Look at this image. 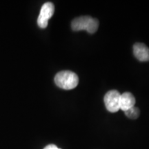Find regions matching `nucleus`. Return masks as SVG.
<instances>
[{
	"label": "nucleus",
	"mask_w": 149,
	"mask_h": 149,
	"mask_svg": "<svg viewBox=\"0 0 149 149\" xmlns=\"http://www.w3.org/2000/svg\"><path fill=\"white\" fill-rule=\"evenodd\" d=\"M135 98L132 93L129 92L124 93L120 95V109L125 112L127 110L135 107Z\"/></svg>",
	"instance_id": "obj_6"
},
{
	"label": "nucleus",
	"mask_w": 149,
	"mask_h": 149,
	"mask_svg": "<svg viewBox=\"0 0 149 149\" xmlns=\"http://www.w3.org/2000/svg\"><path fill=\"white\" fill-rule=\"evenodd\" d=\"M124 113H125L126 116L128 117V118L131 119V120H136L139 117L140 111H139L138 108L134 107L126 111Z\"/></svg>",
	"instance_id": "obj_7"
},
{
	"label": "nucleus",
	"mask_w": 149,
	"mask_h": 149,
	"mask_svg": "<svg viewBox=\"0 0 149 149\" xmlns=\"http://www.w3.org/2000/svg\"><path fill=\"white\" fill-rule=\"evenodd\" d=\"M121 94L116 90H111L104 96V104L107 109L111 113H116L120 110Z\"/></svg>",
	"instance_id": "obj_3"
},
{
	"label": "nucleus",
	"mask_w": 149,
	"mask_h": 149,
	"mask_svg": "<svg viewBox=\"0 0 149 149\" xmlns=\"http://www.w3.org/2000/svg\"><path fill=\"white\" fill-rule=\"evenodd\" d=\"M55 82L59 88L64 90H71L75 88L79 83L77 74L70 70L59 72L55 77Z\"/></svg>",
	"instance_id": "obj_1"
},
{
	"label": "nucleus",
	"mask_w": 149,
	"mask_h": 149,
	"mask_svg": "<svg viewBox=\"0 0 149 149\" xmlns=\"http://www.w3.org/2000/svg\"><path fill=\"white\" fill-rule=\"evenodd\" d=\"M71 27L74 31L86 30L88 33L93 34L97 31L99 21L90 16H81L72 20Z\"/></svg>",
	"instance_id": "obj_2"
},
{
	"label": "nucleus",
	"mask_w": 149,
	"mask_h": 149,
	"mask_svg": "<svg viewBox=\"0 0 149 149\" xmlns=\"http://www.w3.org/2000/svg\"><path fill=\"white\" fill-rule=\"evenodd\" d=\"M55 12V6L51 2H46L42 6L40 15L37 19V24L42 29L47 27L48 20L53 15Z\"/></svg>",
	"instance_id": "obj_4"
},
{
	"label": "nucleus",
	"mask_w": 149,
	"mask_h": 149,
	"mask_svg": "<svg viewBox=\"0 0 149 149\" xmlns=\"http://www.w3.org/2000/svg\"><path fill=\"white\" fill-rule=\"evenodd\" d=\"M44 149H61V148H59L58 147L54 144H49L48 145V146H46Z\"/></svg>",
	"instance_id": "obj_8"
},
{
	"label": "nucleus",
	"mask_w": 149,
	"mask_h": 149,
	"mask_svg": "<svg viewBox=\"0 0 149 149\" xmlns=\"http://www.w3.org/2000/svg\"><path fill=\"white\" fill-rule=\"evenodd\" d=\"M134 55L141 61H149V48L142 43H136L133 46Z\"/></svg>",
	"instance_id": "obj_5"
}]
</instances>
